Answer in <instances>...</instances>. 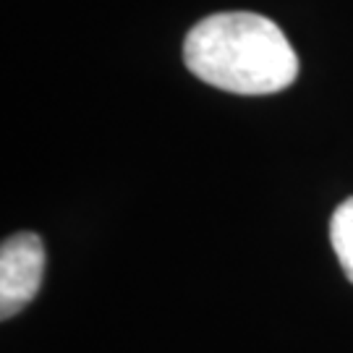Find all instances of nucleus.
I'll return each instance as SVG.
<instances>
[{"instance_id": "1", "label": "nucleus", "mask_w": 353, "mask_h": 353, "mask_svg": "<svg viewBox=\"0 0 353 353\" xmlns=\"http://www.w3.org/2000/svg\"><path fill=\"white\" fill-rule=\"evenodd\" d=\"M183 63L196 79L233 94H272L299 76V58L283 29L249 11L214 13L191 26Z\"/></svg>"}, {"instance_id": "3", "label": "nucleus", "mask_w": 353, "mask_h": 353, "mask_svg": "<svg viewBox=\"0 0 353 353\" xmlns=\"http://www.w3.org/2000/svg\"><path fill=\"white\" fill-rule=\"evenodd\" d=\"M330 243L338 254V262H341L345 278L353 283V196H348L332 214Z\"/></svg>"}, {"instance_id": "2", "label": "nucleus", "mask_w": 353, "mask_h": 353, "mask_svg": "<svg viewBox=\"0 0 353 353\" xmlns=\"http://www.w3.org/2000/svg\"><path fill=\"white\" fill-rule=\"evenodd\" d=\"M45 272V246L34 233H16L0 249V316L11 319L37 296Z\"/></svg>"}]
</instances>
